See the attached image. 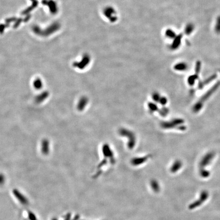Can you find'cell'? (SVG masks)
Returning a JSON list of instances; mask_svg holds the SVG:
<instances>
[{"mask_svg":"<svg viewBox=\"0 0 220 220\" xmlns=\"http://www.w3.org/2000/svg\"><path fill=\"white\" fill-rule=\"evenodd\" d=\"M184 121L181 118H174L169 121H162L160 123L162 129L165 130H169L176 129L179 131H185L186 127L183 124Z\"/></svg>","mask_w":220,"mask_h":220,"instance_id":"1","label":"cell"},{"mask_svg":"<svg viewBox=\"0 0 220 220\" xmlns=\"http://www.w3.org/2000/svg\"><path fill=\"white\" fill-rule=\"evenodd\" d=\"M220 86V81H218L215 84L212 88H211L207 92H206L204 95L201 97L197 102H196L193 107V111L194 113L199 112L203 107L204 103L206 101L212 94L218 89Z\"/></svg>","mask_w":220,"mask_h":220,"instance_id":"2","label":"cell"},{"mask_svg":"<svg viewBox=\"0 0 220 220\" xmlns=\"http://www.w3.org/2000/svg\"><path fill=\"white\" fill-rule=\"evenodd\" d=\"M119 135L123 137L128 138V147L130 149H133L136 146L137 138L135 133L126 128H121L118 131Z\"/></svg>","mask_w":220,"mask_h":220,"instance_id":"3","label":"cell"},{"mask_svg":"<svg viewBox=\"0 0 220 220\" xmlns=\"http://www.w3.org/2000/svg\"><path fill=\"white\" fill-rule=\"evenodd\" d=\"M102 151L103 156L105 158H109L111 159V161L112 164H114L115 163V159H114V153L112 150L111 147H109L108 144H104L102 147Z\"/></svg>","mask_w":220,"mask_h":220,"instance_id":"4","label":"cell"},{"mask_svg":"<svg viewBox=\"0 0 220 220\" xmlns=\"http://www.w3.org/2000/svg\"><path fill=\"white\" fill-rule=\"evenodd\" d=\"M150 155H148L143 157H139V158L138 157V158H134L131 161V164L134 166L140 165L141 164H143L144 162L147 161L148 159L150 158Z\"/></svg>","mask_w":220,"mask_h":220,"instance_id":"5","label":"cell"},{"mask_svg":"<svg viewBox=\"0 0 220 220\" xmlns=\"http://www.w3.org/2000/svg\"><path fill=\"white\" fill-rule=\"evenodd\" d=\"M13 194L14 196L16 197V198L18 199V200L22 204H23V205H25L28 204V201L27 199L19 191H18L17 190H14L13 191Z\"/></svg>","mask_w":220,"mask_h":220,"instance_id":"6","label":"cell"},{"mask_svg":"<svg viewBox=\"0 0 220 220\" xmlns=\"http://www.w3.org/2000/svg\"><path fill=\"white\" fill-rule=\"evenodd\" d=\"M214 155V154L212 152H209V153L206 154L205 156H204V158L201 160V163H200V166L201 167H203V166H205L207 165L209 163L210 161L212 159Z\"/></svg>","mask_w":220,"mask_h":220,"instance_id":"7","label":"cell"},{"mask_svg":"<svg viewBox=\"0 0 220 220\" xmlns=\"http://www.w3.org/2000/svg\"><path fill=\"white\" fill-rule=\"evenodd\" d=\"M88 102V99L87 98V97L85 96L82 97L79 100V102H78L77 105L78 109H79L80 111H82V110H83L85 108Z\"/></svg>","mask_w":220,"mask_h":220,"instance_id":"8","label":"cell"},{"mask_svg":"<svg viewBox=\"0 0 220 220\" xmlns=\"http://www.w3.org/2000/svg\"><path fill=\"white\" fill-rule=\"evenodd\" d=\"M148 108L149 109V111L151 113H153L156 112H159V108L156 103V102H149L148 103Z\"/></svg>","mask_w":220,"mask_h":220,"instance_id":"9","label":"cell"},{"mask_svg":"<svg viewBox=\"0 0 220 220\" xmlns=\"http://www.w3.org/2000/svg\"><path fill=\"white\" fill-rule=\"evenodd\" d=\"M187 68V65L186 63L184 62H181L178 63L177 64L175 65L174 67V69L175 70L179 71H185Z\"/></svg>","mask_w":220,"mask_h":220,"instance_id":"10","label":"cell"},{"mask_svg":"<svg viewBox=\"0 0 220 220\" xmlns=\"http://www.w3.org/2000/svg\"><path fill=\"white\" fill-rule=\"evenodd\" d=\"M182 166V163L180 161H176L174 164H173L171 168V172L174 173L177 172L181 167Z\"/></svg>","mask_w":220,"mask_h":220,"instance_id":"11","label":"cell"},{"mask_svg":"<svg viewBox=\"0 0 220 220\" xmlns=\"http://www.w3.org/2000/svg\"><path fill=\"white\" fill-rule=\"evenodd\" d=\"M215 76H216V75L214 74V75H212L211 76L209 77L208 78H207V79H206L205 81H204L203 82H201V83H199V89L203 88L204 86H205V85H206L207 84L209 83L211 81L213 80L214 78H215Z\"/></svg>","mask_w":220,"mask_h":220,"instance_id":"12","label":"cell"},{"mask_svg":"<svg viewBox=\"0 0 220 220\" xmlns=\"http://www.w3.org/2000/svg\"><path fill=\"white\" fill-rule=\"evenodd\" d=\"M198 77V75L196 73L194 75H192L190 76L187 79V83L188 85H190V86H193L195 84V81L197 80Z\"/></svg>","mask_w":220,"mask_h":220,"instance_id":"13","label":"cell"},{"mask_svg":"<svg viewBox=\"0 0 220 220\" xmlns=\"http://www.w3.org/2000/svg\"><path fill=\"white\" fill-rule=\"evenodd\" d=\"M159 114L162 116V117H166L168 115V114L169 113V109L168 107H166L165 106H163L162 108H160L159 110Z\"/></svg>","mask_w":220,"mask_h":220,"instance_id":"14","label":"cell"},{"mask_svg":"<svg viewBox=\"0 0 220 220\" xmlns=\"http://www.w3.org/2000/svg\"><path fill=\"white\" fill-rule=\"evenodd\" d=\"M152 98L154 102H159L160 98L161 97V95H160V93L158 92H154L152 94Z\"/></svg>","mask_w":220,"mask_h":220,"instance_id":"15","label":"cell"},{"mask_svg":"<svg viewBox=\"0 0 220 220\" xmlns=\"http://www.w3.org/2000/svg\"><path fill=\"white\" fill-rule=\"evenodd\" d=\"M151 185L152 186V189L155 192H158L160 191V186L159 185L155 180H152L151 181Z\"/></svg>","mask_w":220,"mask_h":220,"instance_id":"16","label":"cell"},{"mask_svg":"<svg viewBox=\"0 0 220 220\" xmlns=\"http://www.w3.org/2000/svg\"><path fill=\"white\" fill-rule=\"evenodd\" d=\"M214 30L216 33H220V16L218 17L216 19L215 25L214 27Z\"/></svg>","mask_w":220,"mask_h":220,"instance_id":"17","label":"cell"},{"mask_svg":"<svg viewBox=\"0 0 220 220\" xmlns=\"http://www.w3.org/2000/svg\"><path fill=\"white\" fill-rule=\"evenodd\" d=\"M159 103L162 105L163 106H165L168 103V99L165 96H161L159 101Z\"/></svg>","mask_w":220,"mask_h":220,"instance_id":"18","label":"cell"},{"mask_svg":"<svg viewBox=\"0 0 220 220\" xmlns=\"http://www.w3.org/2000/svg\"><path fill=\"white\" fill-rule=\"evenodd\" d=\"M200 68H201V63L200 62H197L196 66V69H195V73L198 74L200 71Z\"/></svg>","mask_w":220,"mask_h":220,"instance_id":"19","label":"cell"},{"mask_svg":"<svg viewBox=\"0 0 220 220\" xmlns=\"http://www.w3.org/2000/svg\"><path fill=\"white\" fill-rule=\"evenodd\" d=\"M193 30H194V27L192 25H188L186 28V33L187 34L191 33Z\"/></svg>","mask_w":220,"mask_h":220,"instance_id":"20","label":"cell"},{"mask_svg":"<svg viewBox=\"0 0 220 220\" xmlns=\"http://www.w3.org/2000/svg\"><path fill=\"white\" fill-rule=\"evenodd\" d=\"M41 82L40 81L37 80L36 81H35V86L37 88H39L41 87Z\"/></svg>","mask_w":220,"mask_h":220,"instance_id":"21","label":"cell"},{"mask_svg":"<svg viewBox=\"0 0 220 220\" xmlns=\"http://www.w3.org/2000/svg\"><path fill=\"white\" fill-rule=\"evenodd\" d=\"M106 162H107V160H106V159H104L103 160H102V162L99 164V165H98V167L99 168H100V167H101L102 166H103V165H104L106 163Z\"/></svg>","mask_w":220,"mask_h":220,"instance_id":"22","label":"cell"},{"mask_svg":"<svg viewBox=\"0 0 220 220\" xmlns=\"http://www.w3.org/2000/svg\"><path fill=\"white\" fill-rule=\"evenodd\" d=\"M5 181V177L3 175H0V184H3Z\"/></svg>","mask_w":220,"mask_h":220,"instance_id":"23","label":"cell"}]
</instances>
